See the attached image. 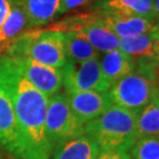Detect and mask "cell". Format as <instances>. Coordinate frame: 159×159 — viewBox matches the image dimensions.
<instances>
[{
    "instance_id": "1",
    "label": "cell",
    "mask_w": 159,
    "mask_h": 159,
    "mask_svg": "<svg viewBox=\"0 0 159 159\" xmlns=\"http://www.w3.org/2000/svg\"><path fill=\"white\" fill-rule=\"evenodd\" d=\"M0 86L11 99L18 148L16 159H49L53 151L45 130L47 98L20 73L12 57L0 56Z\"/></svg>"
},
{
    "instance_id": "2",
    "label": "cell",
    "mask_w": 159,
    "mask_h": 159,
    "mask_svg": "<svg viewBox=\"0 0 159 159\" xmlns=\"http://www.w3.org/2000/svg\"><path fill=\"white\" fill-rule=\"evenodd\" d=\"M137 113L112 105L106 112L84 124V136L89 137L100 151L128 152L137 141Z\"/></svg>"
},
{
    "instance_id": "3",
    "label": "cell",
    "mask_w": 159,
    "mask_h": 159,
    "mask_svg": "<svg viewBox=\"0 0 159 159\" xmlns=\"http://www.w3.org/2000/svg\"><path fill=\"white\" fill-rule=\"evenodd\" d=\"M2 55L11 57H29L57 69H62L68 62L64 45V33L52 29L25 33L9 43Z\"/></svg>"
},
{
    "instance_id": "4",
    "label": "cell",
    "mask_w": 159,
    "mask_h": 159,
    "mask_svg": "<svg viewBox=\"0 0 159 159\" xmlns=\"http://www.w3.org/2000/svg\"><path fill=\"white\" fill-rule=\"evenodd\" d=\"M83 126L71 110L65 93L59 91L47 99L45 130L52 149L83 136Z\"/></svg>"
},
{
    "instance_id": "5",
    "label": "cell",
    "mask_w": 159,
    "mask_h": 159,
    "mask_svg": "<svg viewBox=\"0 0 159 159\" xmlns=\"http://www.w3.org/2000/svg\"><path fill=\"white\" fill-rule=\"evenodd\" d=\"M158 93L156 82L138 71L123 77L107 91L113 105L137 114Z\"/></svg>"
},
{
    "instance_id": "6",
    "label": "cell",
    "mask_w": 159,
    "mask_h": 159,
    "mask_svg": "<svg viewBox=\"0 0 159 159\" xmlns=\"http://www.w3.org/2000/svg\"><path fill=\"white\" fill-rule=\"evenodd\" d=\"M61 70L63 74V86L66 91L107 93L110 89L104 80L100 57L80 63L68 61Z\"/></svg>"
},
{
    "instance_id": "7",
    "label": "cell",
    "mask_w": 159,
    "mask_h": 159,
    "mask_svg": "<svg viewBox=\"0 0 159 159\" xmlns=\"http://www.w3.org/2000/svg\"><path fill=\"white\" fill-rule=\"evenodd\" d=\"M12 60L23 77L47 98L59 93L63 87L61 69L37 63L29 57H12Z\"/></svg>"
},
{
    "instance_id": "8",
    "label": "cell",
    "mask_w": 159,
    "mask_h": 159,
    "mask_svg": "<svg viewBox=\"0 0 159 159\" xmlns=\"http://www.w3.org/2000/svg\"><path fill=\"white\" fill-rule=\"evenodd\" d=\"M69 106L82 124L96 119L112 106L107 93L100 91H66Z\"/></svg>"
},
{
    "instance_id": "9",
    "label": "cell",
    "mask_w": 159,
    "mask_h": 159,
    "mask_svg": "<svg viewBox=\"0 0 159 159\" xmlns=\"http://www.w3.org/2000/svg\"><path fill=\"white\" fill-rule=\"evenodd\" d=\"M98 12L103 23L118 38H129L150 33L157 24L156 20L152 18L109 11Z\"/></svg>"
},
{
    "instance_id": "10",
    "label": "cell",
    "mask_w": 159,
    "mask_h": 159,
    "mask_svg": "<svg viewBox=\"0 0 159 159\" xmlns=\"http://www.w3.org/2000/svg\"><path fill=\"white\" fill-rule=\"evenodd\" d=\"M18 133L11 99L0 86V150L16 156Z\"/></svg>"
},
{
    "instance_id": "11",
    "label": "cell",
    "mask_w": 159,
    "mask_h": 159,
    "mask_svg": "<svg viewBox=\"0 0 159 159\" xmlns=\"http://www.w3.org/2000/svg\"><path fill=\"white\" fill-rule=\"evenodd\" d=\"M100 53L119 49V38L108 28L97 11V18L76 31Z\"/></svg>"
},
{
    "instance_id": "12",
    "label": "cell",
    "mask_w": 159,
    "mask_h": 159,
    "mask_svg": "<svg viewBox=\"0 0 159 159\" xmlns=\"http://www.w3.org/2000/svg\"><path fill=\"white\" fill-rule=\"evenodd\" d=\"M100 65L104 80L109 87L136 71L134 61L119 49L101 53Z\"/></svg>"
},
{
    "instance_id": "13",
    "label": "cell",
    "mask_w": 159,
    "mask_h": 159,
    "mask_svg": "<svg viewBox=\"0 0 159 159\" xmlns=\"http://www.w3.org/2000/svg\"><path fill=\"white\" fill-rule=\"evenodd\" d=\"M31 26L18 0H12L8 16L0 27V56L9 43L31 31Z\"/></svg>"
},
{
    "instance_id": "14",
    "label": "cell",
    "mask_w": 159,
    "mask_h": 159,
    "mask_svg": "<svg viewBox=\"0 0 159 159\" xmlns=\"http://www.w3.org/2000/svg\"><path fill=\"white\" fill-rule=\"evenodd\" d=\"M31 28L45 26L57 16L62 0H18Z\"/></svg>"
},
{
    "instance_id": "15",
    "label": "cell",
    "mask_w": 159,
    "mask_h": 159,
    "mask_svg": "<svg viewBox=\"0 0 159 159\" xmlns=\"http://www.w3.org/2000/svg\"><path fill=\"white\" fill-rule=\"evenodd\" d=\"M99 153L97 145L83 134L56 147L49 159H97Z\"/></svg>"
},
{
    "instance_id": "16",
    "label": "cell",
    "mask_w": 159,
    "mask_h": 159,
    "mask_svg": "<svg viewBox=\"0 0 159 159\" xmlns=\"http://www.w3.org/2000/svg\"><path fill=\"white\" fill-rule=\"evenodd\" d=\"M153 2L154 0H108L93 5L98 11L117 12L155 19Z\"/></svg>"
},
{
    "instance_id": "17",
    "label": "cell",
    "mask_w": 159,
    "mask_h": 159,
    "mask_svg": "<svg viewBox=\"0 0 159 159\" xmlns=\"http://www.w3.org/2000/svg\"><path fill=\"white\" fill-rule=\"evenodd\" d=\"M137 140L141 138L159 139V93L137 114Z\"/></svg>"
},
{
    "instance_id": "18",
    "label": "cell",
    "mask_w": 159,
    "mask_h": 159,
    "mask_svg": "<svg viewBox=\"0 0 159 159\" xmlns=\"http://www.w3.org/2000/svg\"><path fill=\"white\" fill-rule=\"evenodd\" d=\"M119 50L134 61L154 57L157 53L156 43L151 32L129 38H119Z\"/></svg>"
},
{
    "instance_id": "19",
    "label": "cell",
    "mask_w": 159,
    "mask_h": 159,
    "mask_svg": "<svg viewBox=\"0 0 159 159\" xmlns=\"http://www.w3.org/2000/svg\"><path fill=\"white\" fill-rule=\"evenodd\" d=\"M64 33V45L67 60L71 62H85V61L98 59L101 53L81 37L77 32L67 31Z\"/></svg>"
},
{
    "instance_id": "20",
    "label": "cell",
    "mask_w": 159,
    "mask_h": 159,
    "mask_svg": "<svg viewBox=\"0 0 159 159\" xmlns=\"http://www.w3.org/2000/svg\"><path fill=\"white\" fill-rule=\"evenodd\" d=\"M128 153L133 159H159V139H138Z\"/></svg>"
},
{
    "instance_id": "21",
    "label": "cell",
    "mask_w": 159,
    "mask_h": 159,
    "mask_svg": "<svg viewBox=\"0 0 159 159\" xmlns=\"http://www.w3.org/2000/svg\"><path fill=\"white\" fill-rule=\"evenodd\" d=\"M94 1L96 0H62L59 12H57V16L65 15L67 12L77 11V9L90 4V3H93Z\"/></svg>"
},
{
    "instance_id": "22",
    "label": "cell",
    "mask_w": 159,
    "mask_h": 159,
    "mask_svg": "<svg viewBox=\"0 0 159 159\" xmlns=\"http://www.w3.org/2000/svg\"><path fill=\"white\" fill-rule=\"evenodd\" d=\"M97 159H133L128 152L119 150H106L100 151Z\"/></svg>"
},
{
    "instance_id": "23",
    "label": "cell",
    "mask_w": 159,
    "mask_h": 159,
    "mask_svg": "<svg viewBox=\"0 0 159 159\" xmlns=\"http://www.w3.org/2000/svg\"><path fill=\"white\" fill-rule=\"evenodd\" d=\"M11 2L12 0H0V27L11 11Z\"/></svg>"
},
{
    "instance_id": "24",
    "label": "cell",
    "mask_w": 159,
    "mask_h": 159,
    "mask_svg": "<svg viewBox=\"0 0 159 159\" xmlns=\"http://www.w3.org/2000/svg\"><path fill=\"white\" fill-rule=\"evenodd\" d=\"M151 34H152V36H153V38L155 40V43H156L157 52H159V23H157L156 26L153 28V30L151 31Z\"/></svg>"
},
{
    "instance_id": "25",
    "label": "cell",
    "mask_w": 159,
    "mask_h": 159,
    "mask_svg": "<svg viewBox=\"0 0 159 159\" xmlns=\"http://www.w3.org/2000/svg\"><path fill=\"white\" fill-rule=\"evenodd\" d=\"M153 13L156 22L159 23V0H154L153 2Z\"/></svg>"
},
{
    "instance_id": "26",
    "label": "cell",
    "mask_w": 159,
    "mask_h": 159,
    "mask_svg": "<svg viewBox=\"0 0 159 159\" xmlns=\"http://www.w3.org/2000/svg\"><path fill=\"white\" fill-rule=\"evenodd\" d=\"M0 159H16V158L12 157L11 155H9L8 153H6L5 151L0 150Z\"/></svg>"
},
{
    "instance_id": "27",
    "label": "cell",
    "mask_w": 159,
    "mask_h": 159,
    "mask_svg": "<svg viewBox=\"0 0 159 159\" xmlns=\"http://www.w3.org/2000/svg\"><path fill=\"white\" fill-rule=\"evenodd\" d=\"M155 82H156L158 89H159V67H158V71H157V74H156V78H155Z\"/></svg>"
},
{
    "instance_id": "28",
    "label": "cell",
    "mask_w": 159,
    "mask_h": 159,
    "mask_svg": "<svg viewBox=\"0 0 159 159\" xmlns=\"http://www.w3.org/2000/svg\"><path fill=\"white\" fill-rule=\"evenodd\" d=\"M154 61H155V63H156V65L159 67V52H157L156 56L154 57Z\"/></svg>"
},
{
    "instance_id": "29",
    "label": "cell",
    "mask_w": 159,
    "mask_h": 159,
    "mask_svg": "<svg viewBox=\"0 0 159 159\" xmlns=\"http://www.w3.org/2000/svg\"><path fill=\"white\" fill-rule=\"evenodd\" d=\"M104 1H108V0H96L93 2V4H98V3H101V2H104Z\"/></svg>"
}]
</instances>
